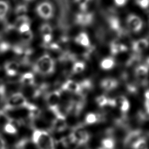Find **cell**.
I'll return each instance as SVG.
<instances>
[{
  "label": "cell",
  "mask_w": 149,
  "mask_h": 149,
  "mask_svg": "<svg viewBox=\"0 0 149 149\" xmlns=\"http://www.w3.org/2000/svg\"><path fill=\"white\" fill-rule=\"evenodd\" d=\"M55 68V61L48 54H44L39 57L34 65V71L43 76H48L53 73Z\"/></svg>",
  "instance_id": "obj_1"
},
{
  "label": "cell",
  "mask_w": 149,
  "mask_h": 149,
  "mask_svg": "<svg viewBox=\"0 0 149 149\" xmlns=\"http://www.w3.org/2000/svg\"><path fill=\"white\" fill-rule=\"evenodd\" d=\"M32 141L38 149H55L52 137L45 130H35L32 134Z\"/></svg>",
  "instance_id": "obj_2"
},
{
  "label": "cell",
  "mask_w": 149,
  "mask_h": 149,
  "mask_svg": "<svg viewBox=\"0 0 149 149\" xmlns=\"http://www.w3.org/2000/svg\"><path fill=\"white\" fill-rule=\"evenodd\" d=\"M31 105L22 93H16L8 98L4 106V109L10 110L20 108H25L28 109Z\"/></svg>",
  "instance_id": "obj_3"
},
{
  "label": "cell",
  "mask_w": 149,
  "mask_h": 149,
  "mask_svg": "<svg viewBox=\"0 0 149 149\" xmlns=\"http://www.w3.org/2000/svg\"><path fill=\"white\" fill-rule=\"evenodd\" d=\"M35 10L37 15L44 20H49L54 15V6L48 1H43L38 3Z\"/></svg>",
  "instance_id": "obj_4"
},
{
  "label": "cell",
  "mask_w": 149,
  "mask_h": 149,
  "mask_svg": "<svg viewBox=\"0 0 149 149\" xmlns=\"http://www.w3.org/2000/svg\"><path fill=\"white\" fill-rule=\"evenodd\" d=\"M73 143L79 146L86 144L90 140L88 132L81 126H77L73 129L70 134Z\"/></svg>",
  "instance_id": "obj_5"
},
{
  "label": "cell",
  "mask_w": 149,
  "mask_h": 149,
  "mask_svg": "<svg viewBox=\"0 0 149 149\" xmlns=\"http://www.w3.org/2000/svg\"><path fill=\"white\" fill-rule=\"evenodd\" d=\"M61 100L60 90H55L49 93L46 96V102L48 108L54 113L56 115L60 112L59 109V105Z\"/></svg>",
  "instance_id": "obj_6"
},
{
  "label": "cell",
  "mask_w": 149,
  "mask_h": 149,
  "mask_svg": "<svg viewBox=\"0 0 149 149\" xmlns=\"http://www.w3.org/2000/svg\"><path fill=\"white\" fill-rule=\"evenodd\" d=\"M126 23L129 30L134 33L140 32L143 27L142 19L136 14H129L126 17Z\"/></svg>",
  "instance_id": "obj_7"
},
{
  "label": "cell",
  "mask_w": 149,
  "mask_h": 149,
  "mask_svg": "<svg viewBox=\"0 0 149 149\" xmlns=\"http://www.w3.org/2000/svg\"><path fill=\"white\" fill-rule=\"evenodd\" d=\"M149 68L147 65H140L135 69V76L139 83L143 86L148 83Z\"/></svg>",
  "instance_id": "obj_8"
},
{
  "label": "cell",
  "mask_w": 149,
  "mask_h": 149,
  "mask_svg": "<svg viewBox=\"0 0 149 149\" xmlns=\"http://www.w3.org/2000/svg\"><path fill=\"white\" fill-rule=\"evenodd\" d=\"M93 13L87 11H81L77 13L74 17L75 23L81 26H87L93 22Z\"/></svg>",
  "instance_id": "obj_9"
},
{
  "label": "cell",
  "mask_w": 149,
  "mask_h": 149,
  "mask_svg": "<svg viewBox=\"0 0 149 149\" xmlns=\"http://www.w3.org/2000/svg\"><path fill=\"white\" fill-rule=\"evenodd\" d=\"M52 123V129L57 132H61L65 130L67 127L65 116L61 112L56 114Z\"/></svg>",
  "instance_id": "obj_10"
},
{
  "label": "cell",
  "mask_w": 149,
  "mask_h": 149,
  "mask_svg": "<svg viewBox=\"0 0 149 149\" xmlns=\"http://www.w3.org/2000/svg\"><path fill=\"white\" fill-rule=\"evenodd\" d=\"M62 89L76 94H80L81 93V86L80 83L72 80H66L62 84Z\"/></svg>",
  "instance_id": "obj_11"
},
{
  "label": "cell",
  "mask_w": 149,
  "mask_h": 149,
  "mask_svg": "<svg viewBox=\"0 0 149 149\" xmlns=\"http://www.w3.org/2000/svg\"><path fill=\"white\" fill-rule=\"evenodd\" d=\"M40 33L41 34L43 41L46 43H49L52 39V28L48 23H44L40 27Z\"/></svg>",
  "instance_id": "obj_12"
},
{
  "label": "cell",
  "mask_w": 149,
  "mask_h": 149,
  "mask_svg": "<svg viewBox=\"0 0 149 149\" xmlns=\"http://www.w3.org/2000/svg\"><path fill=\"white\" fill-rule=\"evenodd\" d=\"M149 47V41L147 38H141L133 42L132 48L135 52H141L147 49Z\"/></svg>",
  "instance_id": "obj_13"
},
{
  "label": "cell",
  "mask_w": 149,
  "mask_h": 149,
  "mask_svg": "<svg viewBox=\"0 0 149 149\" xmlns=\"http://www.w3.org/2000/svg\"><path fill=\"white\" fill-rule=\"evenodd\" d=\"M118 86V82L116 79L112 78H105L100 83L101 87L107 91L115 89Z\"/></svg>",
  "instance_id": "obj_14"
},
{
  "label": "cell",
  "mask_w": 149,
  "mask_h": 149,
  "mask_svg": "<svg viewBox=\"0 0 149 149\" xmlns=\"http://www.w3.org/2000/svg\"><path fill=\"white\" fill-rule=\"evenodd\" d=\"M4 68L7 75L14 76L17 73L19 69V64L15 61H9L5 64Z\"/></svg>",
  "instance_id": "obj_15"
},
{
  "label": "cell",
  "mask_w": 149,
  "mask_h": 149,
  "mask_svg": "<svg viewBox=\"0 0 149 149\" xmlns=\"http://www.w3.org/2000/svg\"><path fill=\"white\" fill-rule=\"evenodd\" d=\"M141 132L139 130H133L130 132L126 137L125 139V145L126 146H132V144L136 141L138 139L141 137Z\"/></svg>",
  "instance_id": "obj_16"
},
{
  "label": "cell",
  "mask_w": 149,
  "mask_h": 149,
  "mask_svg": "<svg viewBox=\"0 0 149 149\" xmlns=\"http://www.w3.org/2000/svg\"><path fill=\"white\" fill-rule=\"evenodd\" d=\"M76 44L83 47H88L90 45V40L88 35L86 32L79 33L75 37Z\"/></svg>",
  "instance_id": "obj_17"
},
{
  "label": "cell",
  "mask_w": 149,
  "mask_h": 149,
  "mask_svg": "<svg viewBox=\"0 0 149 149\" xmlns=\"http://www.w3.org/2000/svg\"><path fill=\"white\" fill-rule=\"evenodd\" d=\"M127 49L128 48L125 44L119 42H112L110 45L111 53L114 55L125 52L127 51Z\"/></svg>",
  "instance_id": "obj_18"
},
{
  "label": "cell",
  "mask_w": 149,
  "mask_h": 149,
  "mask_svg": "<svg viewBox=\"0 0 149 149\" xmlns=\"http://www.w3.org/2000/svg\"><path fill=\"white\" fill-rule=\"evenodd\" d=\"M95 101L99 107L103 108L106 106L115 107L116 101L115 99H111L107 97L105 95H101L97 97L95 99Z\"/></svg>",
  "instance_id": "obj_19"
},
{
  "label": "cell",
  "mask_w": 149,
  "mask_h": 149,
  "mask_svg": "<svg viewBox=\"0 0 149 149\" xmlns=\"http://www.w3.org/2000/svg\"><path fill=\"white\" fill-rule=\"evenodd\" d=\"M116 106H118L123 113H126L130 108V103L128 100L124 96H120L115 99Z\"/></svg>",
  "instance_id": "obj_20"
},
{
  "label": "cell",
  "mask_w": 149,
  "mask_h": 149,
  "mask_svg": "<svg viewBox=\"0 0 149 149\" xmlns=\"http://www.w3.org/2000/svg\"><path fill=\"white\" fill-rule=\"evenodd\" d=\"M115 65V60L112 57H106L103 58L100 63V68L105 70L112 69Z\"/></svg>",
  "instance_id": "obj_21"
},
{
  "label": "cell",
  "mask_w": 149,
  "mask_h": 149,
  "mask_svg": "<svg viewBox=\"0 0 149 149\" xmlns=\"http://www.w3.org/2000/svg\"><path fill=\"white\" fill-rule=\"evenodd\" d=\"M10 9L9 3L5 0H0V21H3L7 17Z\"/></svg>",
  "instance_id": "obj_22"
},
{
  "label": "cell",
  "mask_w": 149,
  "mask_h": 149,
  "mask_svg": "<svg viewBox=\"0 0 149 149\" xmlns=\"http://www.w3.org/2000/svg\"><path fill=\"white\" fill-rule=\"evenodd\" d=\"M20 81L21 83L24 86H32L34 84V74L30 72L25 73L21 76Z\"/></svg>",
  "instance_id": "obj_23"
},
{
  "label": "cell",
  "mask_w": 149,
  "mask_h": 149,
  "mask_svg": "<svg viewBox=\"0 0 149 149\" xmlns=\"http://www.w3.org/2000/svg\"><path fill=\"white\" fill-rule=\"evenodd\" d=\"M131 147L133 149H148L147 141L143 137L135 141Z\"/></svg>",
  "instance_id": "obj_24"
},
{
  "label": "cell",
  "mask_w": 149,
  "mask_h": 149,
  "mask_svg": "<svg viewBox=\"0 0 149 149\" xmlns=\"http://www.w3.org/2000/svg\"><path fill=\"white\" fill-rule=\"evenodd\" d=\"M86 68V65L83 61H76L74 62L72 70L73 73H80L83 72Z\"/></svg>",
  "instance_id": "obj_25"
},
{
  "label": "cell",
  "mask_w": 149,
  "mask_h": 149,
  "mask_svg": "<svg viewBox=\"0 0 149 149\" xmlns=\"http://www.w3.org/2000/svg\"><path fill=\"white\" fill-rule=\"evenodd\" d=\"M99 118H100L97 114L93 112H90L85 116V123L88 125L94 124L98 121Z\"/></svg>",
  "instance_id": "obj_26"
},
{
  "label": "cell",
  "mask_w": 149,
  "mask_h": 149,
  "mask_svg": "<svg viewBox=\"0 0 149 149\" xmlns=\"http://www.w3.org/2000/svg\"><path fill=\"white\" fill-rule=\"evenodd\" d=\"M102 149H113L115 147V143L113 139L107 137L101 141Z\"/></svg>",
  "instance_id": "obj_27"
},
{
  "label": "cell",
  "mask_w": 149,
  "mask_h": 149,
  "mask_svg": "<svg viewBox=\"0 0 149 149\" xmlns=\"http://www.w3.org/2000/svg\"><path fill=\"white\" fill-rule=\"evenodd\" d=\"M26 23H30V19L25 15H19L15 20V26L17 29L21 25Z\"/></svg>",
  "instance_id": "obj_28"
},
{
  "label": "cell",
  "mask_w": 149,
  "mask_h": 149,
  "mask_svg": "<svg viewBox=\"0 0 149 149\" xmlns=\"http://www.w3.org/2000/svg\"><path fill=\"white\" fill-rule=\"evenodd\" d=\"M109 24L110 26V27L115 31H118L120 30V24L119 20L118 18L115 17H112L109 19Z\"/></svg>",
  "instance_id": "obj_29"
},
{
  "label": "cell",
  "mask_w": 149,
  "mask_h": 149,
  "mask_svg": "<svg viewBox=\"0 0 149 149\" xmlns=\"http://www.w3.org/2000/svg\"><path fill=\"white\" fill-rule=\"evenodd\" d=\"M3 130L6 133L10 134H14L16 133L17 131L16 127L12 123V122H10V121L7 122L4 125Z\"/></svg>",
  "instance_id": "obj_30"
},
{
  "label": "cell",
  "mask_w": 149,
  "mask_h": 149,
  "mask_svg": "<svg viewBox=\"0 0 149 149\" xmlns=\"http://www.w3.org/2000/svg\"><path fill=\"white\" fill-rule=\"evenodd\" d=\"M91 0H74V2L80 7L81 11H86L87 6Z\"/></svg>",
  "instance_id": "obj_31"
},
{
  "label": "cell",
  "mask_w": 149,
  "mask_h": 149,
  "mask_svg": "<svg viewBox=\"0 0 149 149\" xmlns=\"http://www.w3.org/2000/svg\"><path fill=\"white\" fill-rule=\"evenodd\" d=\"M20 34H21L22 39L26 42L30 41L33 38V34L31 30L24 33H22Z\"/></svg>",
  "instance_id": "obj_32"
},
{
  "label": "cell",
  "mask_w": 149,
  "mask_h": 149,
  "mask_svg": "<svg viewBox=\"0 0 149 149\" xmlns=\"http://www.w3.org/2000/svg\"><path fill=\"white\" fill-rule=\"evenodd\" d=\"M137 3L143 9H147L149 7V0H138Z\"/></svg>",
  "instance_id": "obj_33"
},
{
  "label": "cell",
  "mask_w": 149,
  "mask_h": 149,
  "mask_svg": "<svg viewBox=\"0 0 149 149\" xmlns=\"http://www.w3.org/2000/svg\"><path fill=\"white\" fill-rule=\"evenodd\" d=\"M26 7L24 6H22V5L18 6L17 8L16 9V12H17V14H19V15H24V13L26 12Z\"/></svg>",
  "instance_id": "obj_34"
},
{
  "label": "cell",
  "mask_w": 149,
  "mask_h": 149,
  "mask_svg": "<svg viewBox=\"0 0 149 149\" xmlns=\"http://www.w3.org/2000/svg\"><path fill=\"white\" fill-rule=\"evenodd\" d=\"M128 0H113L115 4L118 6H123L125 5Z\"/></svg>",
  "instance_id": "obj_35"
},
{
  "label": "cell",
  "mask_w": 149,
  "mask_h": 149,
  "mask_svg": "<svg viewBox=\"0 0 149 149\" xmlns=\"http://www.w3.org/2000/svg\"><path fill=\"white\" fill-rule=\"evenodd\" d=\"M6 142L3 138L0 136V149H6Z\"/></svg>",
  "instance_id": "obj_36"
},
{
  "label": "cell",
  "mask_w": 149,
  "mask_h": 149,
  "mask_svg": "<svg viewBox=\"0 0 149 149\" xmlns=\"http://www.w3.org/2000/svg\"><path fill=\"white\" fill-rule=\"evenodd\" d=\"M145 108L147 112L149 114V99H146L145 101Z\"/></svg>",
  "instance_id": "obj_37"
},
{
  "label": "cell",
  "mask_w": 149,
  "mask_h": 149,
  "mask_svg": "<svg viewBox=\"0 0 149 149\" xmlns=\"http://www.w3.org/2000/svg\"><path fill=\"white\" fill-rule=\"evenodd\" d=\"M144 96L146 99H149V90H147L144 94Z\"/></svg>",
  "instance_id": "obj_38"
},
{
  "label": "cell",
  "mask_w": 149,
  "mask_h": 149,
  "mask_svg": "<svg viewBox=\"0 0 149 149\" xmlns=\"http://www.w3.org/2000/svg\"><path fill=\"white\" fill-rule=\"evenodd\" d=\"M25 2H31V1H34V0H24Z\"/></svg>",
  "instance_id": "obj_39"
},
{
  "label": "cell",
  "mask_w": 149,
  "mask_h": 149,
  "mask_svg": "<svg viewBox=\"0 0 149 149\" xmlns=\"http://www.w3.org/2000/svg\"><path fill=\"white\" fill-rule=\"evenodd\" d=\"M147 66H149V58L147 60Z\"/></svg>",
  "instance_id": "obj_40"
},
{
  "label": "cell",
  "mask_w": 149,
  "mask_h": 149,
  "mask_svg": "<svg viewBox=\"0 0 149 149\" xmlns=\"http://www.w3.org/2000/svg\"><path fill=\"white\" fill-rule=\"evenodd\" d=\"M96 149H102V147H101V148H96Z\"/></svg>",
  "instance_id": "obj_41"
}]
</instances>
